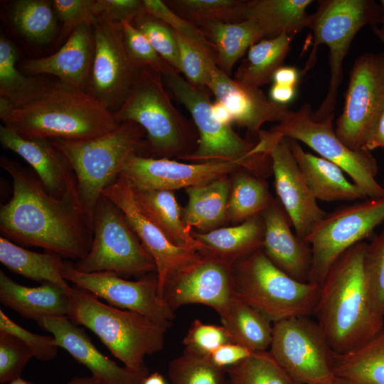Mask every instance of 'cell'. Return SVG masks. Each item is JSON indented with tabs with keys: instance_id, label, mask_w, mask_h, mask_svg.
Here are the masks:
<instances>
[{
	"instance_id": "obj_1",
	"label": "cell",
	"mask_w": 384,
	"mask_h": 384,
	"mask_svg": "<svg viewBox=\"0 0 384 384\" xmlns=\"http://www.w3.org/2000/svg\"><path fill=\"white\" fill-rule=\"evenodd\" d=\"M0 166L13 182L11 199L0 206L2 236L69 259L85 257L92 230L78 201L52 196L36 174L6 156L0 158Z\"/></svg>"
},
{
	"instance_id": "obj_2",
	"label": "cell",
	"mask_w": 384,
	"mask_h": 384,
	"mask_svg": "<svg viewBox=\"0 0 384 384\" xmlns=\"http://www.w3.org/2000/svg\"><path fill=\"white\" fill-rule=\"evenodd\" d=\"M366 245L363 241L346 250L320 286L314 314L335 353L355 348L384 327V316L373 306L366 279Z\"/></svg>"
},
{
	"instance_id": "obj_3",
	"label": "cell",
	"mask_w": 384,
	"mask_h": 384,
	"mask_svg": "<svg viewBox=\"0 0 384 384\" xmlns=\"http://www.w3.org/2000/svg\"><path fill=\"white\" fill-rule=\"evenodd\" d=\"M4 125L25 138L84 140L105 134L119 123L85 89L58 81L40 98L13 109Z\"/></svg>"
},
{
	"instance_id": "obj_4",
	"label": "cell",
	"mask_w": 384,
	"mask_h": 384,
	"mask_svg": "<svg viewBox=\"0 0 384 384\" xmlns=\"http://www.w3.org/2000/svg\"><path fill=\"white\" fill-rule=\"evenodd\" d=\"M144 134L137 124L123 122L114 130L90 139H50L73 169L79 207L92 230L104 190L120 176L132 156L147 147Z\"/></svg>"
},
{
	"instance_id": "obj_5",
	"label": "cell",
	"mask_w": 384,
	"mask_h": 384,
	"mask_svg": "<svg viewBox=\"0 0 384 384\" xmlns=\"http://www.w3.org/2000/svg\"><path fill=\"white\" fill-rule=\"evenodd\" d=\"M69 319L92 331L125 367L141 370L146 356L160 351L166 329L139 313L107 304L90 292L72 287Z\"/></svg>"
},
{
	"instance_id": "obj_6",
	"label": "cell",
	"mask_w": 384,
	"mask_h": 384,
	"mask_svg": "<svg viewBox=\"0 0 384 384\" xmlns=\"http://www.w3.org/2000/svg\"><path fill=\"white\" fill-rule=\"evenodd\" d=\"M234 297L272 323L314 314L320 285L294 279L259 249L233 265Z\"/></svg>"
},
{
	"instance_id": "obj_7",
	"label": "cell",
	"mask_w": 384,
	"mask_h": 384,
	"mask_svg": "<svg viewBox=\"0 0 384 384\" xmlns=\"http://www.w3.org/2000/svg\"><path fill=\"white\" fill-rule=\"evenodd\" d=\"M382 7L372 0H324L311 14L307 28L313 34V46L303 73L314 65L317 48H329V83L325 97L312 117L321 121L334 115L338 88L342 82L343 63L358 31L366 25L380 23Z\"/></svg>"
},
{
	"instance_id": "obj_8",
	"label": "cell",
	"mask_w": 384,
	"mask_h": 384,
	"mask_svg": "<svg viewBox=\"0 0 384 384\" xmlns=\"http://www.w3.org/2000/svg\"><path fill=\"white\" fill-rule=\"evenodd\" d=\"M162 75L141 67L124 101L114 116L118 123L132 122L145 132L147 149L166 157L191 154L193 132L189 122L173 105Z\"/></svg>"
},
{
	"instance_id": "obj_9",
	"label": "cell",
	"mask_w": 384,
	"mask_h": 384,
	"mask_svg": "<svg viewBox=\"0 0 384 384\" xmlns=\"http://www.w3.org/2000/svg\"><path fill=\"white\" fill-rule=\"evenodd\" d=\"M163 77L176 100L190 113L199 134L196 149L183 159L197 162L242 161L249 164L255 174L272 168L267 155L252 154L255 144L242 139L230 124H223L215 117L213 103L206 89L191 85L176 71Z\"/></svg>"
},
{
	"instance_id": "obj_10",
	"label": "cell",
	"mask_w": 384,
	"mask_h": 384,
	"mask_svg": "<svg viewBox=\"0 0 384 384\" xmlns=\"http://www.w3.org/2000/svg\"><path fill=\"white\" fill-rule=\"evenodd\" d=\"M87 254L74 267L82 272H110L119 276L156 271L152 257L129 225L122 211L102 196L93 218Z\"/></svg>"
},
{
	"instance_id": "obj_11",
	"label": "cell",
	"mask_w": 384,
	"mask_h": 384,
	"mask_svg": "<svg viewBox=\"0 0 384 384\" xmlns=\"http://www.w3.org/2000/svg\"><path fill=\"white\" fill-rule=\"evenodd\" d=\"M306 103L273 126L270 132L307 145L319 156L338 165L361 190L367 198L384 197V187L376 180L378 164L367 150H353L336 135L333 117L316 121Z\"/></svg>"
},
{
	"instance_id": "obj_12",
	"label": "cell",
	"mask_w": 384,
	"mask_h": 384,
	"mask_svg": "<svg viewBox=\"0 0 384 384\" xmlns=\"http://www.w3.org/2000/svg\"><path fill=\"white\" fill-rule=\"evenodd\" d=\"M383 220L384 197L355 201L327 213L305 239L312 250L309 282L321 286L335 262L370 237Z\"/></svg>"
},
{
	"instance_id": "obj_13",
	"label": "cell",
	"mask_w": 384,
	"mask_h": 384,
	"mask_svg": "<svg viewBox=\"0 0 384 384\" xmlns=\"http://www.w3.org/2000/svg\"><path fill=\"white\" fill-rule=\"evenodd\" d=\"M269 352L297 384L333 381L334 351L316 321L295 316L273 323Z\"/></svg>"
},
{
	"instance_id": "obj_14",
	"label": "cell",
	"mask_w": 384,
	"mask_h": 384,
	"mask_svg": "<svg viewBox=\"0 0 384 384\" xmlns=\"http://www.w3.org/2000/svg\"><path fill=\"white\" fill-rule=\"evenodd\" d=\"M383 110L384 53L362 54L351 70L335 132L351 149L366 150L365 145Z\"/></svg>"
},
{
	"instance_id": "obj_15",
	"label": "cell",
	"mask_w": 384,
	"mask_h": 384,
	"mask_svg": "<svg viewBox=\"0 0 384 384\" xmlns=\"http://www.w3.org/2000/svg\"><path fill=\"white\" fill-rule=\"evenodd\" d=\"M252 150L269 156L278 201L287 213L296 235L305 240L327 212L317 204L294 157L287 138L261 130Z\"/></svg>"
},
{
	"instance_id": "obj_16",
	"label": "cell",
	"mask_w": 384,
	"mask_h": 384,
	"mask_svg": "<svg viewBox=\"0 0 384 384\" xmlns=\"http://www.w3.org/2000/svg\"><path fill=\"white\" fill-rule=\"evenodd\" d=\"M92 28L94 55L86 91L114 114L127 97L140 68L127 53L121 23L98 17Z\"/></svg>"
},
{
	"instance_id": "obj_17",
	"label": "cell",
	"mask_w": 384,
	"mask_h": 384,
	"mask_svg": "<svg viewBox=\"0 0 384 384\" xmlns=\"http://www.w3.org/2000/svg\"><path fill=\"white\" fill-rule=\"evenodd\" d=\"M102 196L122 211L129 225L152 257L156 265L158 294L161 299L166 282L198 262L203 255L174 244L143 209L137 199L134 186L122 175L104 190Z\"/></svg>"
},
{
	"instance_id": "obj_18",
	"label": "cell",
	"mask_w": 384,
	"mask_h": 384,
	"mask_svg": "<svg viewBox=\"0 0 384 384\" xmlns=\"http://www.w3.org/2000/svg\"><path fill=\"white\" fill-rule=\"evenodd\" d=\"M63 277L109 304L142 314L166 329L175 319L174 311L159 296L156 274L130 281L110 272H82L65 262Z\"/></svg>"
},
{
	"instance_id": "obj_19",
	"label": "cell",
	"mask_w": 384,
	"mask_h": 384,
	"mask_svg": "<svg viewBox=\"0 0 384 384\" xmlns=\"http://www.w3.org/2000/svg\"><path fill=\"white\" fill-rule=\"evenodd\" d=\"M240 169L254 174L251 166L242 161L211 160L186 164L166 157L134 154L127 161L120 175L137 190L174 191L208 183Z\"/></svg>"
},
{
	"instance_id": "obj_20",
	"label": "cell",
	"mask_w": 384,
	"mask_h": 384,
	"mask_svg": "<svg viewBox=\"0 0 384 384\" xmlns=\"http://www.w3.org/2000/svg\"><path fill=\"white\" fill-rule=\"evenodd\" d=\"M202 255L198 262L166 282L161 299L174 311L185 304H201L212 307L220 316L234 298L233 264Z\"/></svg>"
},
{
	"instance_id": "obj_21",
	"label": "cell",
	"mask_w": 384,
	"mask_h": 384,
	"mask_svg": "<svg viewBox=\"0 0 384 384\" xmlns=\"http://www.w3.org/2000/svg\"><path fill=\"white\" fill-rule=\"evenodd\" d=\"M206 87L226 107L234 122L257 136L262 124L279 123L290 112L287 105L273 102L259 87L231 78L215 64L210 68Z\"/></svg>"
},
{
	"instance_id": "obj_22",
	"label": "cell",
	"mask_w": 384,
	"mask_h": 384,
	"mask_svg": "<svg viewBox=\"0 0 384 384\" xmlns=\"http://www.w3.org/2000/svg\"><path fill=\"white\" fill-rule=\"evenodd\" d=\"M37 323L51 334L58 348L87 367L100 384H142L148 375L146 368L134 370L118 366L102 354L85 331L66 316L47 317Z\"/></svg>"
},
{
	"instance_id": "obj_23",
	"label": "cell",
	"mask_w": 384,
	"mask_h": 384,
	"mask_svg": "<svg viewBox=\"0 0 384 384\" xmlns=\"http://www.w3.org/2000/svg\"><path fill=\"white\" fill-rule=\"evenodd\" d=\"M0 142L2 147L17 154L32 167L49 194L55 198H71L78 201L73 169L65 155L50 139L25 138L12 129L1 125Z\"/></svg>"
},
{
	"instance_id": "obj_24",
	"label": "cell",
	"mask_w": 384,
	"mask_h": 384,
	"mask_svg": "<svg viewBox=\"0 0 384 384\" xmlns=\"http://www.w3.org/2000/svg\"><path fill=\"white\" fill-rule=\"evenodd\" d=\"M261 216L265 254L291 277L308 282L312 265L311 245L292 232V222L280 202L274 198Z\"/></svg>"
},
{
	"instance_id": "obj_25",
	"label": "cell",
	"mask_w": 384,
	"mask_h": 384,
	"mask_svg": "<svg viewBox=\"0 0 384 384\" xmlns=\"http://www.w3.org/2000/svg\"><path fill=\"white\" fill-rule=\"evenodd\" d=\"M93 55L92 28L82 23L72 31L57 52L46 57L27 59L23 68L30 74L54 75L59 81L86 90Z\"/></svg>"
},
{
	"instance_id": "obj_26",
	"label": "cell",
	"mask_w": 384,
	"mask_h": 384,
	"mask_svg": "<svg viewBox=\"0 0 384 384\" xmlns=\"http://www.w3.org/2000/svg\"><path fill=\"white\" fill-rule=\"evenodd\" d=\"M287 140L294 157L316 201L355 202L367 198L361 190L346 177L345 172L338 165L305 151L296 140Z\"/></svg>"
},
{
	"instance_id": "obj_27",
	"label": "cell",
	"mask_w": 384,
	"mask_h": 384,
	"mask_svg": "<svg viewBox=\"0 0 384 384\" xmlns=\"http://www.w3.org/2000/svg\"><path fill=\"white\" fill-rule=\"evenodd\" d=\"M0 302L25 319L68 316L70 294L52 283L38 287L21 285L0 270Z\"/></svg>"
},
{
	"instance_id": "obj_28",
	"label": "cell",
	"mask_w": 384,
	"mask_h": 384,
	"mask_svg": "<svg viewBox=\"0 0 384 384\" xmlns=\"http://www.w3.org/2000/svg\"><path fill=\"white\" fill-rule=\"evenodd\" d=\"M311 0H245L242 21L252 19L265 38L282 33L294 37L307 28L311 14L306 10Z\"/></svg>"
},
{
	"instance_id": "obj_29",
	"label": "cell",
	"mask_w": 384,
	"mask_h": 384,
	"mask_svg": "<svg viewBox=\"0 0 384 384\" xmlns=\"http://www.w3.org/2000/svg\"><path fill=\"white\" fill-rule=\"evenodd\" d=\"M192 233L206 246L203 255L213 256L233 265L245 256L262 249L264 223L262 216L258 215L238 225Z\"/></svg>"
},
{
	"instance_id": "obj_30",
	"label": "cell",
	"mask_w": 384,
	"mask_h": 384,
	"mask_svg": "<svg viewBox=\"0 0 384 384\" xmlns=\"http://www.w3.org/2000/svg\"><path fill=\"white\" fill-rule=\"evenodd\" d=\"M134 192L143 209L174 244L199 253L206 251V246L193 237L184 222L183 211L173 191H142L134 188Z\"/></svg>"
},
{
	"instance_id": "obj_31",
	"label": "cell",
	"mask_w": 384,
	"mask_h": 384,
	"mask_svg": "<svg viewBox=\"0 0 384 384\" xmlns=\"http://www.w3.org/2000/svg\"><path fill=\"white\" fill-rule=\"evenodd\" d=\"M0 262L10 271L26 278L58 285L69 294L68 281L63 277L65 262L52 252L39 253L20 247L7 238H0Z\"/></svg>"
},
{
	"instance_id": "obj_32",
	"label": "cell",
	"mask_w": 384,
	"mask_h": 384,
	"mask_svg": "<svg viewBox=\"0 0 384 384\" xmlns=\"http://www.w3.org/2000/svg\"><path fill=\"white\" fill-rule=\"evenodd\" d=\"M334 373L348 384H384V327L346 352H334Z\"/></svg>"
},
{
	"instance_id": "obj_33",
	"label": "cell",
	"mask_w": 384,
	"mask_h": 384,
	"mask_svg": "<svg viewBox=\"0 0 384 384\" xmlns=\"http://www.w3.org/2000/svg\"><path fill=\"white\" fill-rule=\"evenodd\" d=\"M230 184L226 176L208 183L186 188L188 201L183 210V220L190 228L210 230L228 218Z\"/></svg>"
},
{
	"instance_id": "obj_34",
	"label": "cell",
	"mask_w": 384,
	"mask_h": 384,
	"mask_svg": "<svg viewBox=\"0 0 384 384\" xmlns=\"http://www.w3.org/2000/svg\"><path fill=\"white\" fill-rule=\"evenodd\" d=\"M217 50V67L227 75L237 61L265 35L252 19L238 23L211 22L201 28Z\"/></svg>"
},
{
	"instance_id": "obj_35",
	"label": "cell",
	"mask_w": 384,
	"mask_h": 384,
	"mask_svg": "<svg viewBox=\"0 0 384 384\" xmlns=\"http://www.w3.org/2000/svg\"><path fill=\"white\" fill-rule=\"evenodd\" d=\"M220 319L233 342L252 353L270 348L273 323L258 310L234 297Z\"/></svg>"
},
{
	"instance_id": "obj_36",
	"label": "cell",
	"mask_w": 384,
	"mask_h": 384,
	"mask_svg": "<svg viewBox=\"0 0 384 384\" xmlns=\"http://www.w3.org/2000/svg\"><path fill=\"white\" fill-rule=\"evenodd\" d=\"M292 38L282 33L252 45L233 79L257 87L271 82L275 71L283 65Z\"/></svg>"
},
{
	"instance_id": "obj_37",
	"label": "cell",
	"mask_w": 384,
	"mask_h": 384,
	"mask_svg": "<svg viewBox=\"0 0 384 384\" xmlns=\"http://www.w3.org/2000/svg\"><path fill=\"white\" fill-rule=\"evenodd\" d=\"M18 53L14 43L4 35L0 37V97L14 109L21 108L40 98L50 87L42 79L28 77L17 68Z\"/></svg>"
},
{
	"instance_id": "obj_38",
	"label": "cell",
	"mask_w": 384,
	"mask_h": 384,
	"mask_svg": "<svg viewBox=\"0 0 384 384\" xmlns=\"http://www.w3.org/2000/svg\"><path fill=\"white\" fill-rule=\"evenodd\" d=\"M251 174L239 172L233 178L228 205V218L233 222L261 215L274 200L267 182Z\"/></svg>"
},
{
	"instance_id": "obj_39",
	"label": "cell",
	"mask_w": 384,
	"mask_h": 384,
	"mask_svg": "<svg viewBox=\"0 0 384 384\" xmlns=\"http://www.w3.org/2000/svg\"><path fill=\"white\" fill-rule=\"evenodd\" d=\"M11 18L18 32L36 44L50 42L56 32L58 18L50 1H16Z\"/></svg>"
},
{
	"instance_id": "obj_40",
	"label": "cell",
	"mask_w": 384,
	"mask_h": 384,
	"mask_svg": "<svg viewBox=\"0 0 384 384\" xmlns=\"http://www.w3.org/2000/svg\"><path fill=\"white\" fill-rule=\"evenodd\" d=\"M164 1L174 13L201 29L211 22L242 21L245 0H169Z\"/></svg>"
},
{
	"instance_id": "obj_41",
	"label": "cell",
	"mask_w": 384,
	"mask_h": 384,
	"mask_svg": "<svg viewBox=\"0 0 384 384\" xmlns=\"http://www.w3.org/2000/svg\"><path fill=\"white\" fill-rule=\"evenodd\" d=\"M226 384H297L274 360L269 351L252 353L226 368Z\"/></svg>"
},
{
	"instance_id": "obj_42",
	"label": "cell",
	"mask_w": 384,
	"mask_h": 384,
	"mask_svg": "<svg viewBox=\"0 0 384 384\" xmlns=\"http://www.w3.org/2000/svg\"><path fill=\"white\" fill-rule=\"evenodd\" d=\"M168 375L171 384H226V369L214 366L208 357L184 351L170 361Z\"/></svg>"
},
{
	"instance_id": "obj_43",
	"label": "cell",
	"mask_w": 384,
	"mask_h": 384,
	"mask_svg": "<svg viewBox=\"0 0 384 384\" xmlns=\"http://www.w3.org/2000/svg\"><path fill=\"white\" fill-rule=\"evenodd\" d=\"M132 23L176 72L181 73L178 48L174 31L170 26L146 12L135 18Z\"/></svg>"
},
{
	"instance_id": "obj_44",
	"label": "cell",
	"mask_w": 384,
	"mask_h": 384,
	"mask_svg": "<svg viewBox=\"0 0 384 384\" xmlns=\"http://www.w3.org/2000/svg\"><path fill=\"white\" fill-rule=\"evenodd\" d=\"M146 12L164 21L174 31L204 51L215 63L217 50L202 29L174 13L163 1L143 0Z\"/></svg>"
},
{
	"instance_id": "obj_45",
	"label": "cell",
	"mask_w": 384,
	"mask_h": 384,
	"mask_svg": "<svg viewBox=\"0 0 384 384\" xmlns=\"http://www.w3.org/2000/svg\"><path fill=\"white\" fill-rule=\"evenodd\" d=\"M121 25L127 53L137 66L149 67L162 76L176 71L155 50L146 37L131 21H123Z\"/></svg>"
},
{
	"instance_id": "obj_46",
	"label": "cell",
	"mask_w": 384,
	"mask_h": 384,
	"mask_svg": "<svg viewBox=\"0 0 384 384\" xmlns=\"http://www.w3.org/2000/svg\"><path fill=\"white\" fill-rule=\"evenodd\" d=\"M364 268L373 306L384 316V228L367 243Z\"/></svg>"
},
{
	"instance_id": "obj_47",
	"label": "cell",
	"mask_w": 384,
	"mask_h": 384,
	"mask_svg": "<svg viewBox=\"0 0 384 384\" xmlns=\"http://www.w3.org/2000/svg\"><path fill=\"white\" fill-rule=\"evenodd\" d=\"M181 72L195 87L206 89L210 67L215 64L201 48L174 31Z\"/></svg>"
},
{
	"instance_id": "obj_48",
	"label": "cell",
	"mask_w": 384,
	"mask_h": 384,
	"mask_svg": "<svg viewBox=\"0 0 384 384\" xmlns=\"http://www.w3.org/2000/svg\"><path fill=\"white\" fill-rule=\"evenodd\" d=\"M233 342L226 328L214 324H206L195 319L183 339L184 351L208 357L220 346Z\"/></svg>"
},
{
	"instance_id": "obj_49",
	"label": "cell",
	"mask_w": 384,
	"mask_h": 384,
	"mask_svg": "<svg viewBox=\"0 0 384 384\" xmlns=\"http://www.w3.org/2000/svg\"><path fill=\"white\" fill-rule=\"evenodd\" d=\"M33 357L31 349L17 337L0 331V382L8 383L21 378Z\"/></svg>"
},
{
	"instance_id": "obj_50",
	"label": "cell",
	"mask_w": 384,
	"mask_h": 384,
	"mask_svg": "<svg viewBox=\"0 0 384 384\" xmlns=\"http://www.w3.org/2000/svg\"><path fill=\"white\" fill-rule=\"evenodd\" d=\"M0 331L10 334L21 340L31 349L33 357L40 361H50L57 356L58 346L53 336H43L28 331L11 320L1 309Z\"/></svg>"
},
{
	"instance_id": "obj_51",
	"label": "cell",
	"mask_w": 384,
	"mask_h": 384,
	"mask_svg": "<svg viewBox=\"0 0 384 384\" xmlns=\"http://www.w3.org/2000/svg\"><path fill=\"white\" fill-rule=\"evenodd\" d=\"M52 3L58 19L63 23L61 38L69 36L82 23L92 26L97 21L94 0H53Z\"/></svg>"
},
{
	"instance_id": "obj_52",
	"label": "cell",
	"mask_w": 384,
	"mask_h": 384,
	"mask_svg": "<svg viewBox=\"0 0 384 384\" xmlns=\"http://www.w3.org/2000/svg\"><path fill=\"white\" fill-rule=\"evenodd\" d=\"M94 12L97 18L121 23L132 21L146 13L143 1L140 0H94Z\"/></svg>"
},
{
	"instance_id": "obj_53",
	"label": "cell",
	"mask_w": 384,
	"mask_h": 384,
	"mask_svg": "<svg viewBox=\"0 0 384 384\" xmlns=\"http://www.w3.org/2000/svg\"><path fill=\"white\" fill-rule=\"evenodd\" d=\"M252 353L242 345L230 342L218 347L208 358L216 367L226 369L241 362Z\"/></svg>"
},
{
	"instance_id": "obj_54",
	"label": "cell",
	"mask_w": 384,
	"mask_h": 384,
	"mask_svg": "<svg viewBox=\"0 0 384 384\" xmlns=\"http://www.w3.org/2000/svg\"><path fill=\"white\" fill-rule=\"evenodd\" d=\"M299 76L295 67L282 65L275 71L272 81L273 84L297 87Z\"/></svg>"
},
{
	"instance_id": "obj_55",
	"label": "cell",
	"mask_w": 384,
	"mask_h": 384,
	"mask_svg": "<svg viewBox=\"0 0 384 384\" xmlns=\"http://www.w3.org/2000/svg\"><path fill=\"white\" fill-rule=\"evenodd\" d=\"M297 87L273 84L270 90V99L273 102L286 105L294 100Z\"/></svg>"
},
{
	"instance_id": "obj_56",
	"label": "cell",
	"mask_w": 384,
	"mask_h": 384,
	"mask_svg": "<svg viewBox=\"0 0 384 384\" xmlns=\"http://www.w3.org/2000/svg\"><path fill=\"white\" fill-rule=\"evenodd\" d=\"M378 148L384 149V110L378 121L373 132L364 147L368 151Z\"/></svg>"
},
{
	"instance_id": "obj_57",
	"label": "cell",
	"mask_w": 384,
	"mask_h": 384,
	"mask_svg": "<svg viewBox=\"0 0 384 384\" xmlns=\"http://www.w3.org/2000/svg\"><path fill=\"white\" fill-rule=\"evenodd\" d=\"M213 112L215 117L223 124H230V123L233 122L232 117L226 107L218 101L213 103Z\"/></svg>"
},
{
	"instance_id": "obj_58",
	"label": "cell",
	"mask_w": 384,
	"mask_h": 384,
	"mask_svg": "<svg viewBox=\"0 0 384 384\" xmlns=\"http://www.w3.org/2000/svg\"><path fill=\"white\" fill-rule=\"evenodd\" d=\"M142 384H167L164 377L159 372L148 374L143 380Z\"/></svg>"
},
{
	"instance_id": "obj_59",
	"label": "cell",
	"mask_w": 384,
	"mask_h": 384,
	"mask_svg": "<svg viewBox=\"0 0 384 384\" xmlns=\"http://www.w3.org/2000/svg\"><path fill=\"white\" fill-rule=\"evenodd\" d=\"M67 384H100L99 382L92 375L74 377L70 379Z\"/></svg>"
},
{
	"instance_id": "obj_60",
	"label": "cell",
	"mask_w": 384,
	"mask_h": 384,
	"mask_svg": "<svg viewBox=\"0 0 384 384\" xmlns=\"http://www.w3.org/2000/svg\"><path fill=\"white\" fill-rule=\"evenodd\" d=\"M381 7L383 9V16L381 20V27L378 28L376 26H372L373 31L375 34H379L384 36V0L380 1Z\"/></svg>"
},
{
	"instance_id": "obj_61",
	"label": "cell",
	"mask_w": 384,
	"mask_h": 384,
	"mask_svg": "<svg viewBox=\"0 0 384 384\" xmlns=\"http://www.w3.org/2000/svg\"><path fill=\"white\" fill-rule=\"evenodd\" d=\"M1 384H33L31 382H28L27 380H25L23 379H22L21 378H19L15 380H13L10 383H1Z\"/></svg>"
},
{
	"instance_id": "obj_62",
	"label": "cell",
	"mask_w": 384,
	"mask_h": 384,
	"mask_svg": "<svg viewBox=\"0 0 384 384\" xmlns=\"http://www.w3.org/2000/svg\"><path fill=\"white\" fill-rule=\"evenodd\" d=\"M324 384H348V383L341 378H336L333 381L330 383H324Z\"/></svg>"
},
{
	"instance_id": "obj_63",
	"label": "cell",
	"mask_w": 384,
	"mask_h": 384,
	"mask_svg": "<svg viewBox=\"0 0 384 384\" xmlns=\"http://www.w3.org/2000/svg\"><path fill=\"white\" fill-rule=\"evenodd\" d=\"M375 36L378 37V38L382 42V43L384 45V36H380L379 34H375Z\"/></svg>"
},
{
	"instance_id": "obj_64",
	"label": "cell",
	"mask_w": 384,
	"mask_h": 384,
	"mask_svg": "<svg viewBox=\"0 0 384 384\" xmlns=\"http://www.w3.org/2000/svg\"><path fill=\"white\" fill-rule=\"evenodd\" d=\"M383 186L384 187V181H383Z\"/></svg>"
}]
</instances>
